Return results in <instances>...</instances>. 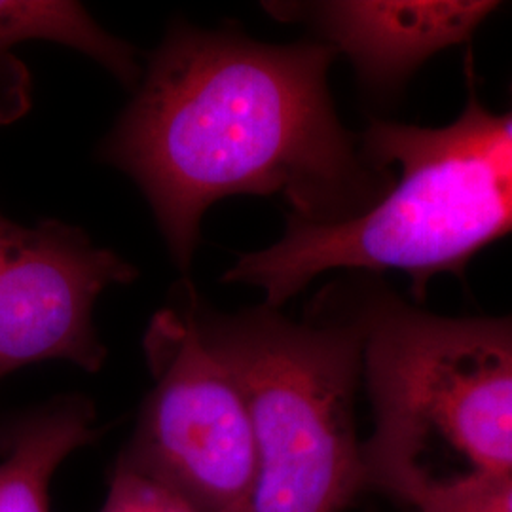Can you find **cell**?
<instances>
[{
    "mask_svg": "<svg viewBox=\"0 0 512 512\" xmlns=\"http://www.w3.org/2000/svg\"><path fill=\"white\" fill-rule=\"evenodd\" d=\"M334 50L268 44L236 27H169L99 147L147 198L169 255L192 268L203 215L230 196H281L289 217L338 224L372 209L395 175L366 158L330 95Z\"/></svg>",
    "mask_w": 512,
    "mask_h": 512,
    "instance_id": "6da1fadb",
    "label": "cell"
},
{
    "mask_svg": "<svg viewBox=\"0 0 512 512\" xmlns=\"http://www.w3.org/2000/svg\"><path fill=\"white\" fill-rule=\"evenodd\" d=\"M359 139L366 158L395 175L384 198L338 224L289 217L281 239L239 255L224 283L256 287L281 310L332 270H395L423 298L433 275L461 272L512 234V105L492 112L471 95L450 126L372 120Z\"/></svg>",
    "mask_w": 512,
    "mask_h": 512,
    "instance_id": "7a4b0ae2",
    "label": "cell"
},
{
    "mask_svg": "<svg viewBox=\"0 0 512 512\" xmlns=\"http://www.w3.org/2000/svg\"><path fill=\"white\" fill-rule=\"evenodd\" d=\"M361 283L365 488L410 507L512 478V315L444 317Z\"/></svg>",
    "mask_w": 512,
    "mask_h": 512,
    "instance_id": "3957f363",
    "label": "cell"
},
{
    "mask_svg": "<svg viewBox=\"0 0 512 512\" xmlns=\"http://www.w3.org/2000/svg\"><path fill=\"white\" fill-rule=\"evenodd\" d=\"M179 296L249 410L251 512L346 511L366 490L353 414L365 353L359 279L325 287L302 321L266 304L224 313L188 283Z\"/></svg>",
    "mask_w": 512,
    "mask_h": 512,
    "instance_id": "277c9868",
    "label": "cell"
},
{
    "mask_svg": "<svg viewBox=\"0 0 512 512\" xmlns=\"http://www.w3.org/2000/svg\"><path fill=\"white\" fill-rule=\"evenodd\" d=\"M143 349L152 389L120 454L198 512H251L258 458L243 395L179 302L156 311Z\"/></svg>",
    "mask_w": 512,
    "mask_h": 512,
    "instance_id": "5b68a950",
    "label": "cell"
},
{
    "mask_svg": "<svg viewBox=\"0 0 512 512\" xmlns=\"http://www.w3.org/2000/svg\"><path fill=\"white\" fill-rule=\"evenodd\" d=\"M137 275L80 226L44 219L23 228L0 277V380L44 361L99 372L107 348L93 325V306L109 287L129 285Z\"/></svg>",
    "mask_w": 512,
    "mask_h": 512,
    "instance_id": "8992f818",
    "label": "cell"
},
{
    "mask_svg": "<svg viewBox=\"0 0 512 512\" xmlns=\"http://www.w3.org/2000/svg\"><path fill=\"white\" fill-rule=\"evenodd\" d=\"M272 18L310 27L315 40L348 57L370 93L399 90L421 65L473 37L497 2L323 0L264 2Z\"/></svg>",
    "mask_w": 512,
    "mask_h": 512,
    "instance_id": "52a82bcc",
    "label": "cell"
},
{
    "mask_svg": "<svg viewBox=\"0 0 512 512\" xmlns=\"http://www.w3.org/2000/svg\"><path fill=\"white\" fill-rule=\"evenodd\" d=\"M29 40H46L90 57L120 84L135 90L141 80L137 50L110 35L73 0H0V126L31 107V74L14 55Z\"/></svg>",
    "mask_w": 512,
    "mask_h": 512,
    "instance_id": "ba28073f",
    "label": "cell"
},
{
    "mask_svg": "<svg viewBox=\"0 0 512 512\" xmlns=\"http://www.w3.org/2000/svg\"><path fill=\"white\" fill-rule=\"evenodd\" d=\"M95 437V406L82 395H61L0 420V512H50L57 467Z\"/></svg>",
    "mask_w": 512,
    "mask_h": 512,
    "instance_id": "9c48e42d",
    "label": "cell"
},
{
    "mask_svg": "<svg viewBox=\"0 0 512 512\" xmlns=\"http://www.w3.org/2000/svg\"><path fill=\"white\" fill-rule=\"evenodd\" d=\"M101 512H198L164 484L116 461Z\"/></svg>",
    "mask_w": 512,
    "mask_h": 512,
    "instance_id": "30bf717a",
    "label": "cell"
},
{
    "mask_svg": "<svg viewBox=\"0 0 512 512\" xmlns=\"http://www.w3.org/2000/svg\"><path fill=\"white\" fill-rule=\"evenodd\" d=\"M412 507L418 512H512V478L454 494L425 497Z\"/></svg>",
    "mask_w": 512,
    "mask_h": 512,
    "instance_id": "8fae6325",
    "label": "cell"
},
{
    "mask_svg": "<svg viewBox=\"0 0 512 512\" xmlns=\"http://www.w3.org/2000/svg\"><path fill=\"white\" fill-rule=\"evenodd\" d=\"M23 228L25 226H19L0 213V277L6 272V268L12 260V255L18 247L21 234H23Z\"/></svg>",
    "mask_w": 512,
    "mask_h": 512,
    "instance_id": "7c38bea8",
    "label": "cell"
}]
</instances>
